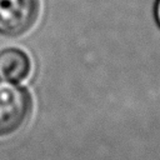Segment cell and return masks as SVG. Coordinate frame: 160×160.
<instances>
[{
  "mask_svg": "<svg viewBox=\"0 0 160 160\" xmlns=\"http://www.w3.org/2000/svg\"><path fill=\"white\" fill-rule=\"evenodd\" d=\"M155 16H156V21L160 26V0H158L156 6H155Z\"/></svg>",
  "mask_w": 160,
  "mask_h": 160,
  "instance_id": "cell-4",
  "label": "cell"
},
{
  "mask_svg": "<svg viewBox=\"0 0 160 160\" xmlns=\"http://www.w3.org/2000/svg\"><path fill=\"white\" fill-rule=\"evenodd\" d=\"M30 111L28 92L14 82H0V136L15 132Z\"/></svg>",
  "mask_w": 160,
  "mask_h": 160,
  "instance_id": "cell-1",
  "label": "cell"
},
{
  "mask_svg": "<svg viewBox=\"0 0 160 160\" xmlns=\"http://www.w3.org/2000/svg\"><path fill=\"white\" fill-rule=\"evenodd\" d=\"M29 56L20 49L8 48L0 52V79L6 82H19L30 74Z\"/></svg>",
  "mask_w": 160,
  "mask_h": 160,
  "instance_id": "cell-3",
  "label": "cell"
},
{
  "mask_svg": "<svg viewBox=\"0 0 160 160\" xmlns=\"http://www.w3.org/2000/svg\"><path fill=\"white\" fill-rule=\"evenodd\" d=\"M36 0H0V32L19 35L25 32L35 21Z\"/></svg>",
  "mask_w": 160,
  "mask_h": 160,
  "instance_id": "cell-2",
  "label": "cell"
}]
</instances>
